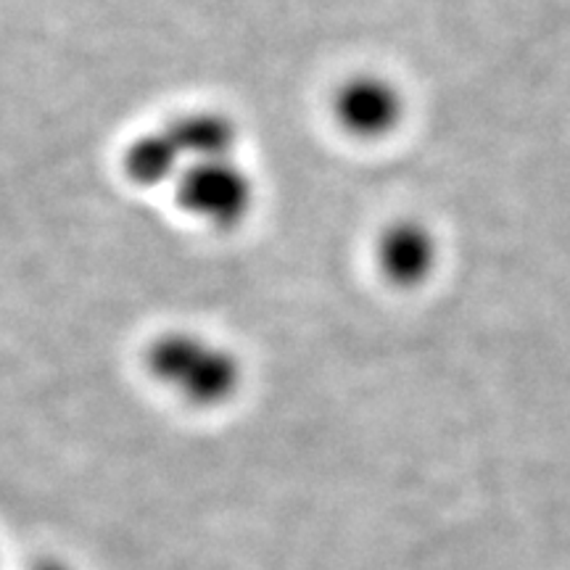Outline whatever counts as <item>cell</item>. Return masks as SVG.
Wrapping results in <instances>:
<instances>
[{"instance_id":"6da1fadb","label":"cell","mask_w":570,"mask_h":570,"mask_svg":"<svg viewBox=\"0 0 570 570\" xmlns=\"http://www.w3.org/2000/svg\"><path fill=\"white\" fill-rule=\"evenodd\" d=\"M154 370L185 396L196 402H219L230 394L235 381V362L217 348L196 338L175 336L161 341L151 354Z\"/></svg>"},{"instance_id":"7a4b0ae2","label":"cell","mask_w":570,"mask_h":570,"mask_svg":"<svg viewBox=\"0 0 570 570\" xmlns=\"http://www.w3.org/2000/svg\"><path fill=\"white\" fill-rule=\"evenodd\" d=\"M183 196L190 212L204 214L214 223H233L248 206V183L238 167L212 156L198 167L188 169L183 180Z\"/></svg>"},{"instance_id":"3957f363","label":"cell","mask_w":570,"mask_h":570,"mask_svg":"<svg viewBox=\"0 0 570 570\" xmlns=\"http://www.w3.org/2000/svg\"><path fill=\"white\" fill-rule=\"evenodd\" d=\"M338 119L360 135H381L399 119V96L381 80L348 82L336 98Z\"/></svg>"},{"instance_id":"277c9868","label":"cell","mask_w":570,"mask_h":570,"mask_svg":"<svg viewBox=\"0 0 570 570\" xmlns=\"http://www.w3.org/2000/svg\"><path fill=\"white\" fill-rule=\"evenodd\" d=\"M381 262L383 269L402 283L425 275L433 262L431 238H428L425 230L410 225L389 230V235L381 244Z\"/></svg>"},{"instance_id":"5b68a950","label":"cell","mask_w":570,"mask_h":570,"mask_svg":"<svg viewBox=\"0 0 570 570\" xmlns=\"http://www.w3.org/2000/svg\"><path fill=\"white\" fill-rule=\"evenodd\" d=\"M38 570H67V568H61V566H42Z\"/></svg>"}]
</instances>
